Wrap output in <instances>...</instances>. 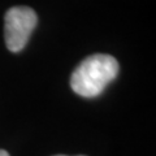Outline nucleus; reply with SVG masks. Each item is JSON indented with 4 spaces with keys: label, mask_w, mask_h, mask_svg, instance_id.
<instances>
[{
    "label": "nucleus",
    "mask_w": 156,
    "mask_h": 156,
    "mask_svg": "<svg viewBox=\"0 0 156 156\" xmlns=\"http://www.w3.org/2000/svg\"><path fill=\"white\" fill-rule=\"evenodd\" d=\"M37 23V13L30 7L9 8L4 16V38L8 50L11 52L22 51Z\"/></svg>",
    "instance_id": "f03ea898"
},
{
    "label": "nucleus",
    "mask_w": 156,
    "mask_h": 156,
    "mask_svg": "<svg viewBox=\"0 0 156 156\" xmlns=\"http://www.w3.org/2000/svg\"><path fill=\"white\" fill-rule=\"evenodd\" d=\"M56 156H65V155H56Z\"/></svg>",
    "instance_id": "20e7f679"
},
{
    "label": "nucleus",
    "mask_w": 156,
    "mask_h": 156,
    "mask_svg": "<svg viewBox=\"0 0 156 156\" xmlns=\"http://www.w3.org/2000/svg\"><path fill=\"white\" fill-rule=\"evenodd\" d=\"M0 156H9V154L7 152V151H4V150H0Z\"/></svg>",
    "instance_id": "7ed1b4c3"
},
{
    "label": "nucleus",
    "mask_w": 156,
    "mask_h": 156,
    "mask_svg": "<svg viewBox=\"0 0 156 156\" xmlns=\"http://www.w3.org/2000/svg\"><path fill=\"white\" fill-rule=\"evenodd\" d=\"M119 74V62L111 55L96 53L86 57L70 77L72 90L83 98H95Z\"/></svg>",
    "instance_id": "f257e3e1"
}]
</instances>
